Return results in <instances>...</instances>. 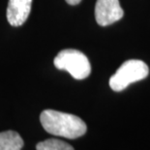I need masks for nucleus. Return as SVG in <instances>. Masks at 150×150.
Segmentation results:
<instances>
[{"label": "nucleus", "instance_id": "nucleus-1", "mask_svg": "<svg viewBox=\"0 0 150 150\" xmlns=\"http://www.w3.org/2000/svg\"><path fill=\"white\" fill-rule=\"evenodd\" d=\"M40 121L49 133L66 139H78L87 130L86 124L79 117L52 109L44 110L40 115Z\"/></svg>", "mask_w": 150, "mask_h": 150}, {"label": "nucleus", "instance_id": "nucleus-2", "mask_svg": "<svg viewBox=\"0 0 150 150\" xmlns=\"http://www.w3.org/2000/svg\"><path fill=\"white\" fill-rule=\"evenodd\" d=\"M53 62L56 68L68 71L76 80L85 79L91 72V65L87 57L75 49L62 50L55 57Z\"/></svg>", "mask_w": 150, "mask_h": 150}, {"label": "nucleus", "instance_id": "nucleus-3", "mask_svg": "<svg viewBox=\"0 0 150 150\" xmlns=\"http://www.w3.org/2000/svg\"><path fill=\"white\" fill-rule=\"evenodd\" d=\"M149 68L139 60H126L110 79V86L114 92H121L130 84L147 77Z\"/></svg>", "mask_w": 150, "mask_h": 150}, {"label": "nucleus", "instance_id": "nucleus-4", "mask_svg": "<svg viewBox=\"0 0 150 150\" xmlns=\"http://www.w3.org/2000/svg\"><path fill=\"white\" fill-rule=\"evenodd\" d=\"M124 12L119 0H97L95 5V19L102 27L112 24L122 19Z\"/></svg>", "mask_w": 150, "mask_h": 150}, {"label": "nucleus", "instance_id": "nucleus-5", "mask_svg": "<svg viewBox=\"0 0 150 150\" xmlns=\"http://www.w3.org/2000/svg\"><path fill=\"white\" fill-rule=\"evenodd\" d=\"M32 0H9L7 20L13 27H21L26 22L31 11Z\"/></svg>", "mask_w": 150, "mask_h": 150}, {"label": "nucleus", "instance_id": "nucleus-6", "mask_svg": "<svg viewBox=\"0 0 150 150\" xmlns=\"http://www.w3.org/2000/svg\"><path fill=\"white\" fill-rule=\"evenodd\" d=\"M23 144V139L17 132L6 131L0 133V150H21Z\"/></svg>", "mask_w": 150, "mask_h": 150}, {"label": "nucleus", "instance_id": "nucleus-7", "mask_svg": "<svg viewBox=\"0 0 150 150\" xmlns=\"http://www.w3.org/2000/svg\"><path fill=\"white\" fill-rule=\"evenodd\" d=\"M37 150H75L69 143L59 139H47L36 145Z\"/></svg>", "mask_w": 150, "mask_h": 150}, {"label": "nucleus", "instance_id": "nucleus-8", "mask_svg": "<svg viewBox=\"0 0 150 150\" xmlns=\"http://www.w3.org/2000/svg\"><path fill=\"white\" fill-rule=\"evenodd\" d=\"M81 0H66V2L68 3L69 5H73V6H75V5H78L79 3H81Z\"/></svg>", "mask_w": 150, "mask_h": 150}]
</instances>
